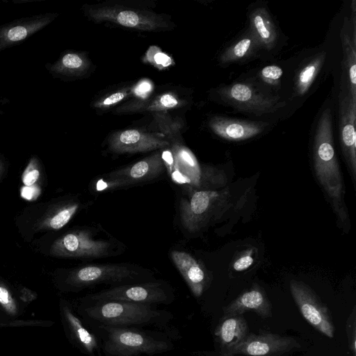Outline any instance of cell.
<instances>
[{
  "label": "cell",
  "mask_w": 356,
  "mask_h": 356,
  "mask_svg": "<svg viewBox=\"0 0 356 356\" xmlns=\"http://www.w3.org/2000/svg\"><path fill=\"white\" fill-rule=\"evenodd\" d=\"M89 66L86 56L72 51L63 53L52 63L45 64V68L54 77L65 80L81 76Z\"/></svg>",
  "instance_id": "cell-22"
},
{
  "label": "cell",
  "mask_w": 356,
  "mask_h": 356,
  "mask_svg": "<svg viewBox=\"0 0 356 356\" xmlns=\"http://www.w3.org/2000/svg\"><path fill=\"white\" fill-rule=\"evenodd\" d=\"M181 105V101L172 92L162 94L149 102H134L122 108L125 111H160L175 108Z\"/></svg>",
  "instance_id": "cell-28"
},
{
  "label": "cell",
  "mask_w": 356,
  "mask_h": 356,
  "mask_svg": "<svg viewBox=\"0 0 356 356\" xmlns=\"http://www.w3.org/2000/svg\"><path fill=\"white\" fill-rule=\"evenodd\" d=\"M209 126L216 135L229 141H243L254 138L268 128V124L266 122L219 115L211 118Z\"/></svg>",
  "instance_id": "cell-16"
},
{
  "label": "cell",
  "mask_w": 356,
  "mask_h": 356,
  "mask_svg": "<svg viewBox=\"0 0 356 356\" xmlns=\"http://www.w3.org/2000/svg\"><path fill=\"white\" fill-rule=\"evenodd\" d=\"M171 258L176 268L195 297H200L207 288L208 277L202 265L188 252L173 250Z\"/></svg>",
  "instance_id": "cell-19"
},
{
  "label": "cell",
  "mask_w": 356,
  "mask_h": 356,
  "mask_svg": "<svg viewBox=\"0 0 356 356\" xmlns=\"http://www.w3.org/2000/svg\"><path fill=\"white\" fill-rule=\"evenodd\" d=\"M213 94L220 103L257 116L275 113L286 105L280 96L253 82L238 81L225 85L215 89Z\"/></svg>",
  "instance_id": "cell-5"
},
{
  "label": "cell",
  "mask_w": 356,
  "mask_h": 356,
  "mask_svg": "<svg viewBox=\"0 0 356 356\" xmlns=\"http://www.w3.org/2000/svg\"><path fill=\"white\" fill-rule=\"evenodd\" d=\"M253 262L252 250H248L234 262L232 266L236 271H243L252 266Z\"/></svg>",
  "instance_id": "cell-34"
},
{
  "label": "cell",
  "mask_w": 356,
  "mask_h": 356,
  "mask_svg": "<svg viewBox=\"0 0 356 356\" xmlns=\"http://www.w3.org/2000/svg\"><path fill=\"white\" fill-rule=\"evenodd\" d=\"M261 51L258 40L248 29L223 50L219 63L222 66L244 63L257 57Z\"/></svg>",
  "instance_id": "cell-20"
},
{
  "label": "cell",
  "mask_w": 356,
  "mask_h": 356,
  "mask_svg": "<svg viewBox=\"0 0 356 356\" xmlns=\"http://www.w3.org/2000/svg\"><path fill=\"white\" fill-rule=\"evenodd\" d=\"M128 94L129 92L124 90L116 91L97 101L95 104V106L98 108H105L114 105L122 101L128 95Z\"/></svg>",
  "instance_id": "cell-33"
},
{
  "label": "cell",
  "mask_w": 356,
  "mask_h": 356,
  "mask_svg": "<svg viewBox=\"0 0 356 356\" xmlns=\"http://www.w3.org/2000/svg\"><path fill=\"white\" fill-rule=\"evenodd\" d=\"M346 327L349 349L353 356H356V311L355 307L347 320Z\"/></svg>",
  "instance_id": "cell-32"
},
{
  "label": "cell",
  "mask_w": 356,
  "mask_h": 356,
  "mask_svg": "<svg viewBox=\"0 0 356 356\" xmlns=\"http://www.w3.org/2000/svg\"><path fill=\"white\" fill-rule=\"evenodd\" d=\"M79 208L78 203H67L59 205L48 211L41 219L39 229L57 230L64 227L71 220Z\"/></svg>",
  "instance_id": "cell-27"
},
{
  "label": "cell",
  "mask_w": 356,
  "mask_h": 356,
  "mask_svg": "<svg viewBox=\"0 0 356 356\" xmlns=\"http://www.w3.org/2000/svg\"><path fill=\"white\" fill-rule=\"evenodd\" d=\"M341 40L343 56V72L350 92L356 99V37L353 35L350 19L344 18L341 30Z\"/></svg>",
  "instance_id": "cell-24"
},
{
  "label": "cell",
  "mask_w": 356,
  "mask_h": 356,
  "mask_svg": "<svg viewBox=\"0 0 356 356\" xmlns=\"http://www.w3.org/2000/svg\"><path fill=\"white\" fill-rule=\"evenodd\" d=\"M40 175L39 161L32 156L22 174V182L25 186H32Z\"/></svg>",
  "instance_id": "cell-31"
},
{
  "label": "cell",
  "mask_w": 356,
  "mask_h": 356,
  "mask_svg": "<svg viewBox=\"0 0 356 356\" xmlns=\"http://www.w3.org/2000/svg\"><path fill=\"white\" fill-rule=\"evenodd\" d=\"M7 102H8V99H5L3 97L0 96V115L3 113L1 108V106L6 104Z\"/></svg>",
  "instance_id": "cell-38"
},
{
  "label": "cell",
  "mask_w": 356,
  "mask_h": 356,
  "mask_svg": "<svg viewBox=\"0 0 356 356\" xmlns=\"http://www.w3.org/2000/svg\"><path fill=\"white\" fill-rule=\"evenodd\" d=\"M145 58L158 68H165L172 63V58L155 46L149 47L146 53Z\"/></svg>",
  "instance_id": "cell-30"
},
{
  "label": "cell",
  "mask_w": 356,
  "mask_h": 356,
  "mask_svg": "<svg viewBox=\"0 0 356 356\" xmlns=\"http://www.w3.org/2000/svg\"><path fill=\"white\" fill-rule=\"evenodd\" d=\"M248 334L243 314L226 316L216 327L214 335L222 353L240 343Z\"/></svg>",
  "instance_id": "cell-23"
},
{
  "label": "cell",
  "mask_w": 356,
  "mask_h": 356,
  "mask_svg": "<svg viewBox=\"0 0 356 356\" xmlns=\"http://www.w3.org/2000/svg\"><path fill=\"white\" fill-rule=\"evenodd\" d=\"M3 164L0 158V176L1 175V172H3Z\"/></svg>",
  "instance_id": "cell-39"
},
{
  "label": "cell",
  "mask_w": 356,
  "mask_h": 356,
  "mask_svg": "<svg viewBox=\"0 0 356 356\" xmlns=\"http://www.w3.org/2000/svg\"><path fill=\"white\" fill-rule=\"evenodd\" d=\"M291 296L304 318L316 330L328 338H333L335 327L329 309L307 285L291 280Z\"/></svg>",
  "instance_id": "cell-10"
},
{
  "label": "cell",
  "mask_w": 356,
  "mask_h": 356,
  "mask_svg": "<svg viewBox=\"0 0 356 356\" xmlns=\"http://www.w3.org/2000/svg\"><path fill=\"white\" fill-rule=\"evenodd\" d=\"M300 347L298 341L270 332L250 333L237 345L220 353L219 356H277Z\"/></svg>",
  "instance_id": "cell-11"
},
{
  "label": "cell",
  "mask_w": 356,
  "mask_h": 356,
  "mask_svg": "<svg viewBox=\"0 0 356 356\" xmlns=\"http://www.w3.org/2000/svg\"><path fill=\"white\" fill-rule=\"evenodd\" d=\"M100 339L104 356L154 355L171 350L172 334L136 327L97 325L89 327Z\"/></svg>",
  "instance_id": "cell-3"
},
{
  "label": "cell",
  "mask_w": 356,
  "mask_h": 356,
  "mask_svg": "<svg viewBox=\"0 0 356 356\" xmlns=\"http://www.w3.org/2000/svg\"><path fill=\"white\" fill-rule=\"evenodd\" d=\"M83 301L82 314L89 327L153 326L170 334L168 327L173 316L168 311L158 309L156 305L123 300Z\"/></svg>",
  "instance_id": "cell-2"
},
{
  "label": "cell",
  "mask_w": 356,
  "mask_h": 356,
  "mask_svg": "<svg viewBox=\"0 0 356 356\" xmlns=\"http://www.w3.org/2000/svg\"><path fill=\"white\" fill-rule=\"evenodd\" d=\"M249 29L258 40L262 50L273 51L277 45L279 32L268 8L252 6L248 11Z\"/></svg>",
  "instance_id": "cell-17"
},
{
  "label": "cell",
  "mask_w": 356,
  "mask_h": 356,
  "mask_svg": "<svg viewBox=\"0 0 356 356\" xmlns=\"http://www.w3.org/2000/svg\"><path fill=\"white\" fill-rule=\"evenodd\" d=\"M338 99L339 136L341 150L350 175L356 182V99L350 92L346 79L341 76Z\"/></svg>",
  "instance_id": "cell-8"
},
{
  "label": "cell",
  "mask_w": 356,
  "mask_h": 356,
  "mask_svg": "<svg viewBox=\"0 0 356 356\" xmlns=\"http://www.w3.org/2000/svg\"><path fill=\"white\" fill-rule=\"evenodd\" d=\"M165 168L161 153L156 152L132 165L111 172L110 176L131 182L143 181L158 177Z\"/></svg>",
  "instance_id": "cell-21"
},
{
  "label": "cell",
  "mask_w": 356,
  "mask_h": 356,
  "mask_svg": "<svg viewBox=\"0 0 356 356\" xmlns=\"http://www.w3.org/2000/svg\"><path fill=\"white\" fill-rule=\"evenodd\" d=\"M58 14L46 13L15 19L0 26V51L18 44L51 23Z\"/></svg>",
  "instance_id": "cell-15"
},
{
  "label": "cell",
  "mask_w": 356,
  "mask_h": 356,
  "mask_svg": "<svg viewBox=\"0 0 356 356\" xmlns=\"http://www.w3.org/2000/svg\"><path fill=\"white\" fill-rule=\"evenodd\" d=\"M226 191L196 190L189 198H181L179 215L183 227L190 232H199L214 220L229 203Z\"/></svg>",
  "instance_id": "cell-6"
},
{
  "label": "cell",
  "mask_w": 356,
  "mask_h": 356,
  "mask_svg": "<svg viewBox=\"0 0 356 356\" xmlns=\"http://www.w3.org/2000/svg\"><path fill=\"white\" fill-rule=\"evenodd\" d=\"M326 54L319 51L309 58L300 67L294 78V92L298 97L305 95L310 90L325 63Z\"/></svg>",
  "instance_id": "cell-26"
},
{
  "label": "cell",
  "mask_w": 356,
  "mask_h": 356,
  "mask_svg": "<svg viewBox=\"0 0 356 356\" xmlns=\"http://www.w3.org/2000/svg\"><path fill=\"white\" fill-rule=\"evenodd\" d=\"M65 318L70 332L81 351L89 356H104L99 337L76 316L72 311H65Z\"/></svg>",
  "instance_id": "cell-25"
},
{
  "label": "cell",
  "mask_w": 356,
  "mask_h": 356,
  "mask_svg": "<svg viewBox=\"0 0 356 356\" xmlns=\"http://www.w3.org/2000/svg\"><path fill=\"white\" fill-rule=\"evenodd\" d=\"M313 150L316 177L328 195L339 220L345 224L348 218L343 201L342 175L334 146L330 106L325 107L318 117L315 129Z\"/></svg>",
  "instance_id": "cell-1"
},
{
  "label": "cell",
  "mask_w": 356,
  "mask_h": 356,
  "mask_svg": "<svg viewBox=\"0 0 356 356\" xmlns=\"http://www.w3.org/2000/svg\"><path fill=\"white\" fill-rule=\"evenodd\" d=\"M226 316L253 312L262 318L271 316V305L265 291L257 284L240 294L223 309Z\"/></svg>",
  "instance_id": "cell-18"
},
{
  "label": "cell",
  "mask_w": 356,
  "mask_h": 356,
  "mask_svg": "<svg viewBox=\"0 0 356 356\" xmlns=\"http://www.w3.org/2000/svg\"><path fill=\"white\" fill-rule=\"evenodd\" d=\"M132 269L121 265H90L75 270L70 276V284L85 288L100 284H127L138 277Z\"/></svg>",
  "instance_id": "cell-13"
},
{
  "label": "cell",
  "mask_w": 356,
  "mask_h": 356,
  "mask_svg": "<svg viewBox=\"0 0 356 356\" xmlns=\"http://www.w3.org/2000/svg\"><path fill=\"white\" fill-rule=\"evenodd\" d=\"M170 145L161 134L137 129L117 131L108 140L109 149L118 154L146 152L166 148Z\"/></svg>",
  "instance_id": "cell-14"
},
{
  "label": "cell",
  "mask_w": 356,
  "mask_h": 356,
  "mask_svg": "<svg viewBox=\"0 0 356 356\" xmlns=\"http://www.w3.org/2000/svg\"><path fill=\"white\" fill-rule=\"evenodd\" d=\"M172 178L192 190H214L225 183V175L209 166H201L193 152L184 145L173 141L170 149L161 153Z\"/></svg>",
  "instance_id": "cell-4"
},
{
  "label": "cell",
  "mask_w": 356,
  "mask_h": 356,
  "mask_svg": "<svg viewBox=\"0 0 356 356\" xmlns=\"http://www.w3.org/2000/svg\"><path fill=\"white\" fill-rule=\"evenodd\" d=\"M10 301V294L6 288L0 286V303L7 305Z\"/></svg>",
  "instance_id": "cell-37"
},
{
  "label": "cell",
  "mask_w": 356,
  "mask_h": 356,
  "mask_svg": "<svg viewBox=\"0 0 356 356\" xmlns=\"http://www.w3.org/2000/svg\"><path fill=\"white\" fill-rule=\"evenodd\" d=\"M284 75L282 67L278 65H268L259 69L256 74V85L272 94L281 84V80Z\"/></svg>",
  "instance_id": "cell-29"
},
{
  "label": "cell",
  "mask_w": 356,
  "mask_h": 356,
  "mask_svg": "<svg viewBox=\"0 0 356 356\" xmlns=\"http://www.w3.org/2000/svg\"><path fill=\"white\" fill-rule=\"evenodd\" d=\"M110 250L108 241L95 239L88 231L77 230L56 240L50 252L56 257L94 259L109 255Z\"/></svg>",
  "instance_id": "cell-12"
},
{
  "label": "cell",
  "mask_w": 356,
  "mask_h": 356,
  "mask_svg": "<svg viewBox=\"0 0 356 356\" xmlns=\"http://www.w3.org/2000/svg\"><path fill=\"white\" fill-rule=\"evenodd\" d=\"M86 12L95 22H108L140 31H158L171 27L170 22L162 15L148 10L118 6H98L88 8Z\"/></svg>",
  "instance_id": "cell-7"
},
{
  "label": "cell",
  "mask_w": 356,
  "mask_h": 356,
  "mask_svg": "<svg viewBox=\"0 0 356 356\" xmlns=\"http://www.w3.org/2000/svg\"><path fill=\"white\" fill-rule=\"evenodd\" d=\"M86 300H123L143 304H170L174 300L171 291L159 282L117 285L89 294Z\"/></svg>",
  "instance_id": "cell-9"
},
{
  "label": "cell",
  "mask_w": 356,
  "mask_h": 356,
  "mask_svg": "<svg viewBox=\"0 0 356 356\" xmlns=\"http://www.w3.org/2000/svg\"><path fill=\"white\" fill-rule=\"evenodd\" d=\"M35 186L24 187L22 190V196L27 200H33L37 197L39 195L40 190L38 188Z\"/></svg>",
  "instance_id": "cell-36"
},
{
  "label": "cell",
  "mask_w": 356,
  "mask_h": 356,
  "mask_svg": "<svg viewBox=\"0 0 356 356\" xmlns=\"http://www.w3.org/2000/svg\"><path fill=\"white\" fill-rule=\"evenodd\" d=\"M152 90V84L147 81H143L138 83L134 88L133 91L136 96L145 98Z\"/></svg>",
  "instance_id": "cell-35"
}]
</instances>
